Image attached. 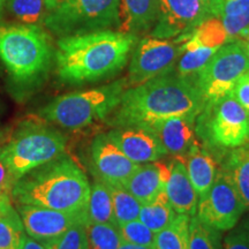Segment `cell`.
I'll return each mask as SVG.
<instances>
[{"mask_svg": "<svg viewBox=\"0 0 249 249\" xmlns=\"http://www.w3.org/2000/svg\"><path fill=\"white\" fill-rule=\"evenodd\" d=\"M231 95L242 107L249 112V71L238 80Z\"/></svg>", "mask_w": 249, "mask_h": 249, "instance_id": "obj_35", "label": "cell"}, {"mask_svg": "<svg viewBox=\"0 0 249 249\" xmlns=\"http://www.w3.org/2000/svg\"><path fill=\"white\" fill-rule=\"evenodd\" d=\"M195 120V118L191 117H172L152 124L148 128L160 140L166 155L182 158L196 141Z\"/></svg>", "mask_w": 249, "mask_h": 249, "instance_id": "obj_17", "label": "cell"}, {"mask_svg": "<svg viewBox=\"0 0 249 249\" xmlns=\"http://www.w3.org/2000/svg\"><path fill=\"white\" fill-rule=\"evenodd\" d=\"M123 242L152 247L155 233L140 219H134L118 226Z\"/></svg>", "mask_w": 249, "mask_h": 249, "instance_id": "obj_32", "label": "cell"}, {"mask_svg": "<svg viewBox=\"0 0 249 249\" xmlns=\"http://www.w3.org/2000/svg\"><path fill=\"white\" fill-rule=\"evenodd\" d=\"M65 149L66 138L62 134L33 123L20 127L11 141L2 145L6 160L17 180L31 170L61 157Z\"/></svg>", "mask_w": 249, "mask_h": 249, "instance_id": "obj_7", "label": "cell"}, {"mask_svg": "<svg viewBox=\"0 0 249 249\" xmlns=\"http://www.w3.org/2000/svg\"><path fill=\"white\" fill-rule=\"evenodd\" d=\"M249 71V54L241 40L223 45L196 73L195 83L205 105L231 95L238 80Z\"/></svg>", "mask_w": 249, "mask_h": 249, "instance_id": "obj_8", "label": "cell"}, {"mask_svg": "<svg viewBox=\"0 0 249 249\" xmlns=\"http://www.w3.org/2000/svg\"><path fill=\"white\" fill-rule=\"evenodd\" d=\"M242 43H244V44H245L246 50H247V52H248V54H249V34H248L247 36H246V38L242 40Z\"/></svg>", "mask_w": 249, "mask_h": 249, "instance_id": "obj_40", "label": "cell"}, {"mask_svg": "<svg viewBox=\"0 0 249 249\" xmlns=\"http://www.w3.org/2000/svg\"><path fill=\"white\" fill-rule=\"evenodd\" d=\"M107 134L124 155L136 164L151 163L166 155L160 140L148 127H119Z\"/></svg>", "mask_w": 249, "mask_h": 249, "instance_id": "obj_16", "label": "cell"}, {"mask_svg": "<svg viewBox=\"0 0 249 249\" xmlns=\"http://www.w3.org/2000/svg\"><path fill=\"white\" fill-rule=\"evenodd\" d=\"M51 55L49 37L37 24L0 26V60L18 82H30L45 73Z\"/></svg>", "mask_w": 249, "mask_h": 249, "instance_id": "obj_4", "label": "cell"}, {"mask_svg": "<svg viewBox=\"0 0 249 249\" xmlns=\"http://www.w3.org/2000/svg\"><path fill=\"white\" fill-rule=\"evenodd\" d=\"M191 217L177 213L174 219L160 232L155 233L154 249H188Z\"/></svg>", "mask_w": 249, "mask_h": 249, "instance_id": "obj_26", "label": "cell"}, {"mask_svg": "<svg viewBox=\"0 0 249 249\" xmlns=\"http://www.w3.org/2000/svg\"><path fill=\"white\" fill-rule=\"evenodd\" d=\"M120 0H45L42 23L65 37L119 27Z\"/></svg>", "mask_w": 249, "mask_h": 249, "instance_id": "obj_6", "label": "cell"}, {"mask_svg": "<svg viewBox=\"0 0 249 249\" xmlns=\"http://www.w3.org/2000/svg\"><path fill=\"white\" fill-rule=\"evenodd\" d=\"M26 236L22 220L8 195L0 196V249H21Z\"/></svg>", "mask_w": 249, "mask_h": 249, "instance_id": "obj_22", "label": "cell"}, {"mask_svg": "<svg viewBox=\"0 0 249 249\" xmlns=\"http://www.w3.org/2000/svg\"><path fill=\"white\" fill-rule=\"evenodd\" d=\"M165 193L177 213L193 217L197 209V193L193 187L181 158L171 163L170 176L165 183Z\"/></svg>", "mask_w": 249, "mask_h": 249, "instance_id": "obj_19", "label": "cell"}, {"mask_svg": "<svg viewBox=\"0 0 249 249\" xmlns=\"http://www.w3.org/2000/svg\"><path fill=\"white\" fill-rule=\"evenodd\" d=\"M87 217H88V222L118 226L116 217H114L110 188L107 183L99 179L90 188L89 201L87 205Z\"/></svg>", "mask_w": 249, "mask_h": 249, "instance_id": "obj_24", "label": "cell"}, {"mask_svg": "<svg viewBox=\"0 0 249 249\" xmlns=\"http://www.w3.org/2000/svg\"><path fill=\"white\" fill-rule=\"evenodd\" d=\"M118 249H154L152 247H145V246H139V245H133L128 244V242H121Z\"/></svg>", "mask_w": 249, "mask_h": 249, "instance_id": "obj_39", "label": "cell"}, {"mask_svg": "<svg viewBox=\"0 0 249 249\" xmlns=\"http://www.w3.org/2000/svg\"><path fill=\"white\" fill-rule=\"evenodd\" d=\"M204 107L195 81L169 71L124 90L113 124L118 127H149L172 117L197 119Z\"/></svg>", "mask_w": 249, "mask_h": 249, "instance_id": "obj_1", "label": "cell"}, {"mask_svg": "<svg viewBox=\"0 0 249 249\" xmlns=\"http://www.w3.org/2000/svg\"><path fill=\"white\" fill-rule=\"evenodd\" d=\"M171 164L161 163H143L139 165L124 187L132 194L141 204L149 203L157 197L160 192L165 189V183L170 176Z\"/></svg>", "mask_w": 249, "mask_h": 249, "instance_id": "obj_18", "label": "cell"}, {"mask_svg": "<svg viewBox=\"0 0 249 249\" xmlns=\"http://www.w3.org/2000/svg\"><path fill=\"white\" fill-rule=\"evenodd\" d=\"M177 213L171 205L165 189L155 200L142 204L139 219L145 224L154 233L160 232L176 218Z\"/></svg>", "mask_w": 249, "mask_h": 249, "instance_id": "obj_25", "label": "cell"}, {"mask_svg": "<svg viewBox=\"0 0 249 249\" xmlns=\"http://www.w3.org/2000/svg\"><path fill=\"white\" fill-rule=\"evenodd\" d=\"M249 9V0H224L220 18L234 17Z\"/></svg>", "mask_w": 249, "mask_h": 249, "instance_id": "obj_36", "label": "cell"}, {"mask_svg": "<svg viewBox=\"0 0 249 249\" xmlns=\"http://www.w3.org/2000/svg\"><path fill=\"white\" fill-rule=\"evenodd\" d=\"M249 210V144L231 149L226 156L224 169Z\"/></svg>", "mask_w": 249, "mask_h": 249, "instance_id": "obj_23", "label": "cell"}, {"mask_svg": "<svg viewBox=\"0 0 249 249\" xmlns=\"http://www.w3.org/2000/svg\"><path fill=\"white\" fill-rule=\"evenodd\" d=\"M90 188L83 171L70 158L59 157L23 174L11 194L18 204L79 213L87 210Z\"/></svg>", "mask_w": 249, "mask_h": 249, "instance_id": "obj_3", "label": "cell"}, {"mask_svg": "<svg viewBox=\"0 0 249 249\" xmlns=\"http://www.w3.org/2000/svg\"><path fill=\"white\" fill-rule=\"evenodd\" d=\"M177 39L182 45L178 74L186 77L197 73L218 50L230 42L222 20L214 17L208 18L191 33Z\"/></svg>", "mask_w": 249, "mask_h": 249, "instance_id": "obj_12", "label": "cell"}, {"mask_svg": "<svg viewBox=\"0 0 249 249\" xmlns=\"http://www.w3.org/2000/svg\"><path fill=\"white\" fill-rule=\"evenodd\" d=\"M5 5H6V0H0V15L2 13V9L5 8Z\"/></svg>", "mask_w": 249, "mask_h": 249, "instance_id": "obj_41", "label": "cell"}, {"mask_svg": "<svg viewBox=\"0 0 249 249\" xmlns=\"http://www.w3.org/2000/svg\"><path fill=\"white\" fill-rule=\"evenodd\" d=\"M186 158V170L193 187L198 196L205 194L217 177V165L213 156L205 151L197 141L193 143L188 152L183 156ZM182 157V158H183Z\"/></svg>", "mask_w": 249, "mask_h": 249, "instance_id": "obj_21", "label": "cell"}, {"mask_svg": "<svg viewBox=\"0 0 249 249\" xmlns=\"http://www.w3.org/2000/svg\"><path fill=\"white\" fill-rule=\"evenodd\" d=\"M92 169L99 180L111 186H123L128 180L139 164L124 155L108 136L101 134L93 140L90 149Z\"/></svg>", "mask_w": 249, "mask_h": 249, "instance_id": "obj_15", "label": "cell"}, {"mask_svg": "<svg viewBox=\"0 0 249 249\" xmlns=\"http://www.w3.org/2000/svg\"><path fill=\"white\" fill-rule=\"evenodd\" d=\"M182 45L178 39L147 37L140 40L134 50L129 65L127 86L136 87L155 77L169 73L178 60Z\"/></svg>", "mask_w": 249, "mask_h": 249, "instance_id": "obj_11", "label": "cell"}, {"mask_svg": "<svg viewBox=\"0 0 249 249\" xmlns=\"http://www.w3.org/2000/svg\"><path fill=\"white\" fill-rule=\"evenodd\" d=\"M15 182H17V178L6 160L2 147H0V196L8 195L9 192H12Z\"/></svg>", "mask_w": 249, "mask_h": 249, "instance_id": "obj_34", "label": "cell"}, {"mask_svg": "<svg viewBox=\"0 0 249 249\" xmlns=\"http://www.w3.org/2000/svg\"><path fill=\"white\" fill-rule=\"evenodd\" d=\"M89 249H118L121 245L119 229L110 224L87 222Z\"/></svg>", "mask_w": 249, "mask_h": 249, "instance_id": "obj_29", "label": "cell"}, {"mask_svg": "<svg viewBox=\"0 0 249 249\" xmlns=\"http://www.w3.org/2000/svg\"><path fill=\"white\" fill-rule=\"evenodd\" d=\"M188 249H223L220 231L205 225L196 216L191 217Z\"/></svg>", "mask_w": 249, "mask_h": 249, "instance_id": "obj_28", "label": "cell"}, {"mask_svg": "<svg viewBox=\"0 0 249 249\" xmlns=\"http://www.w3.org/2000/svg\"><path fill=\"white\" fill-rule=\"evenodd\" d=\"M204 138L219 149L249 144V112L232 95L207 104L200 113Z\"/></svg>", "mask_w": 249, "mask_h": 249, "instance_id": "obj_9", "label": "cell"}, {"mask_svg": "<svg viewBox=\"0 0 249 249\" xmlns=\"http://www.w3.org/2000/svg\"><path fill=\"white\" fill-rule=\"evenodd\" d=\"M223 249H249V219L233 227L224 239Z\"/></svg>", "mask_w": 249, "mask_h": 249, "instance_id": "obj_33", "label": "cell"}, {"mask_svg": "<svg viewBox=\"0 0 249 249\" xmlns=\"http://www.w3.org/2000/svg\"><path fill=\"white\" fill-rule=\"evenodd\" d=\"M210 17L204 0H158V15L151 36L171 39L186 35Z\"/></svg>", "mask_w": 249, "mask_h": 249, "instance_id": "obj_13", "label": "cell"}, {"mask_svg": "<svg viewBox=\"0 0 249 249\" xmlns=\"http://www.w3.org/2000/svg\"><path fill=\"white\" fill-rule=\"evenodd\" d=\"M136 43V35L111 29L61 37L55 52L58 75L71 85L113 75L124 67Z\"/></svg>", "mask_w": 249, "mask_h": 249, "instance_id": "obj_2", "label": "cell"}, {"mask_svg": "<svg viewBox=\"0 0 249 249\" xmlns=\"http://www.w3.org/2000/svg\"><path fill=\"white\" fill-rule=\"evenodd\" d=\"M5 7L22 23L42 22L45 13V0H6Z\"/></svg>", "mask_w": 249, "mask_h": 249, "instance_id": "obj_30", "label": "cell"}, {"mask_svg": "<svg viewBox=\"0 0 249 249\" xmlns=\"http://www.w3.org/2000/svg\"><path fill=\"white\" fill-rule=\"evenodd\" d=\"M157 15L158 0H120L118 30L138 36L154 28Z\"/></svg>", "mask_w": 249, "mask_h": 249, "instance_id": "obj_20", "label": "cell"}, {"mask_svg": "<svg viewBox=\"0 0 249 249\" xmlns=\"http://www.w3.org/2000/svg\"><path fill=\"white\" fill-rule=\"evenodd\" d=\"M247 209L244 201L225 171H219L216 179L197 202L198 219L218 231H230L238 225Z\"/></svg>", "mask_w": 249, "mask_h": 249, "instance_id": "obj_10", "label": "cell"}, {"mask_svg": "<svg viewBox=\"0 0 249 249\" xmlns=\"http://www.w3.org/2000/svg\"><path fill=\"white\" fill-rule=\"evenodd\" d=\"M21 249H48L46 248V246L44 244H42V242L35 240V239L30 238V236H26V239H24V242L22 245V248Z\"/></svg>", "mask_w": 249, "mask_h": 249, "instance_id": "obj_38", "label": "cell"}, {"mask_svg": "<svg viewBox=\"0 0 249 249\" xmlns=\"http://www.w3.org/2000/svg\"><path fill=\"white\" fill-rule=\"evenodd\" d=\"M87 222L82 220L74 224L64 234L46 244L48 249H89L87 235Z\"/></svg>", "mask_w": 249, "mask_h": 249, "instance_id": "obj_31", "label": "cell"}, {"mask_svg": "<svg viewBox=\"0 0 249 249\" xmlns=\"http://www.w3.org/2000/svg\"><path fill=\"white\" fill-rule=\"evenodd\" d=\"M18 213L27 234L44 245L55 240L74 224L88 220L87 210L65 213L28 204H18Z\"/></svg>", "mask_w": 249, "mask_h": 249, "instance_id": "obj_14", "label": "cell"}, {"mask_svg": "<svg viewBox=\"0 0 249 249\" xmlns=\"http://www.w3.org/2000/svg\"><path fill=\"white\" fill-rule=\"evenodd\" d=\"M204 2L207 4L208 8H209L210 13L214 18H220L223 11V4L224 0H204Z\"/></svg>", "mask_w": 249, "mask_h": 249, "instance_id": "obj_37", "label": "cell"}, {"mask_svg": "<svg viewBox=\"0 0 249 249\" xmlns=\"http://www.w3.org/2000/svg\"><path fill=\"white\" fill-rule=\"evenodd\" d=\"M126 80L60 96L39 111V116L68 129H79L103 119L119 105Z\"/></svg>", "mask_w": 249, "mask_h": 249, "instance_id": "obj_5", "label": "cell"}, {"mask_svg": "<svg viewBox=\"0 0 249 249\" xmlns=\"http://www.w3.org/2000/svg\"><path fill=\"white\" fill-rule=\"evenodd\" d=\"M108 188H110L117 225L119 226L130 220L139 219L140 210L142 207L141 202L136 200L123 186L108 185Z\"/></svg>", "mask_w": 249, "mask_h": 249, "instance_id": "obj_27", "label": "cell"}]
</instances>
